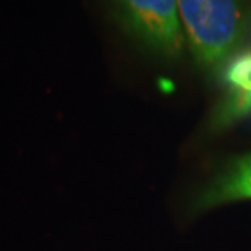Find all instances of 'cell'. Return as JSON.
Returning <instances> with one entry per match:
<instances>
[{
  "label": "cell",
  "mask_w": 251,
  "mask_h": 251,
  "mask_svg": "<svg viewBox=\"0 0 251 251\" xmlns=\"http://www.w3.org/2000/svg\"><path fill=\"white\" fill-rule=\"evenodd\" d=\"M227 81L237 89L238 98L233 104L235 114L251 109V54L238 57L227 70Z\"/></svg>",
  "instance_id": "4"
},
{
  "label": "cell",
  "mask_w": 251,
  "mask_h": 251,
  "mask_svg": "<svg viewBox=\"0 0 251 251\" xmlns=\"http://www.w3.org/2000/svg\"><path fill=\"white\" fill-rule=\"evenodd\" d=\"M135 29L164 54L175 55L181 47L177 0H122Z\"/></svg>",
  "instance_id": "2"
},
{
  "label": "cell",
  "mask_w": 251,
  "mask_h": 251,
  "mask_svg": "<svg viewBox=\"0 0 251 251\" xmlns=\"http://www.w3.org/2000/svg\"><path fill=\"white\" fill-rule=\"evenodd\" d=\"M177 7L198 62L206 67L221 63L240 34L237 0H177Z\"/></svg>",
  "instance_id": "1"
},
{
  "label": "cell",
  "mask_w": 251,
  "mask_h": 251,
  "mask_svg": "<svg viewBox=\"0 0 251 251\" xmlns=\"http://www.w3.org/2000/svg\"><path fill=\"white\" fill-rule=\"evenodd\" d=\"M251 200V154L238 159L224 172L202 196L201 207H214L224 202Z\"/></svg>",
  "instance_id": "3"
}]
</instances>
